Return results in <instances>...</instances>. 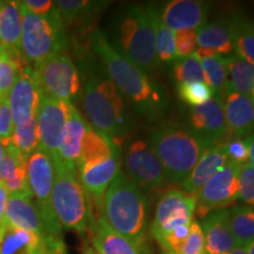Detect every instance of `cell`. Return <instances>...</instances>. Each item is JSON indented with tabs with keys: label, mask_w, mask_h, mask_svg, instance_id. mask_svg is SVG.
<instances>
[{
	"label": "cell",
	"mask_w": 254,
	"mask_h": 254,
	"mask_svg": "<svg viewBox=\"0 0 254 254\" xmlns=\"http://www.w3.org/2000/svg\"><path fill=\"white\" fill-rule=\"evenodd\" d=\"M91 45L99 57L107 78L120 94L134 105L138 112L154 117L164 110L167 100L163 88L152 81L138 66L120 55L109 38L98 28L91 33Z\"/></svg>",
	"instance_id": "6da1fadb"
},
{
	"label": "cell",
	"mask_w": 254,
	"mask_h": 254,
	"mask_svg": "<svg viewBox=\"0 0 254 254\" xmlns=\"http://www.w3.org/2000/svg\"><path fill=\"white\" fill-rule=\"evenodd\" d=\"M153 5H127L116 18L113 40L110 41L120 55L138 66L146 74L158 67L155 52Z\"/></svg>",
	"instance_id": "7a4b0ae2"
},
{
	"label": "cell",
	"mask_w": 254,
	"mask_h": 254,
	"mask_svg": "<svg viewBox=\"0 0 254 254\" xmlns=\"http://www.w3.org/2000/svg\"><path fill=\"white\" fill-rule=\"evenodd\" d=\"M101 213L111 228L145 249L147 201L141 190L122 171L105 193Z\"/></svg>",
	"instance_id": "3957f363"
},
{
	"label": "cell",
	"mask_w": 254,
	"mask_h": 254,
	"mask_svg": "<svg viewBox=\"0 0 254 254\" xmlns=\"http://www.w3.org/2000/svg\"><path fill=\"white\" fill-rule=\"evenodd\" d=\"M85 113L90 126L120 146L126 131L125 104L123 95L107 77L93 73L84 93Z\"/></svg>",
	"instance_id": "277c9868"
},
{
	"label": "cell",
	"mask_w": 254,
	"mask_h": 254,
	"mask_svg": "<svg viewBox=\"0 0 254 254\" xmlns=\"http://www.w3.org/2000/svg\"><path fill=\"white\" fill-rule=\"evenodd\" d=\"M150 146L160 160L167 182L182 184L206 150L212 147L194 133L177 127H163L150 136Z\"/></svg>",
	"instance_id": "5b68a950"
},
{
	"label": "cell",
	"mask_w": 254,
	"mask_h": 254,
	"mask_svg": "<svg viewBox=\"0 0 254 254\" xmlns=\"http://www.w3.org/2000/svg\"><path fill=\"white\" fill-rule=\"evenodd\" d=\"M21 9L20 52L32 68L50 57L64 52L67 46V34L57 6L45 17Z\"/></svg>",
	"instance_id": "8992f818"
},
{
	"label": "cell",
	"mask_w": 254,
	"mask_h": 254,
	"mask_svg": "<svg viewBox=\"0 0 254 254\" xmlns=\"http://www.w3.org/2000/svg\"><path fill=\"white\" fill-rule=\"evenodd\" d=\"M55 164L51 204L60 226L79 234L88 232L92 218V204L88 200L75 171L69 170L60 161Z\"/></svg>",
	"instance_id": "52a82bcc"
},
{
	"label": "cell",
	"mask_w": 254,
	"mask_h": 254,
	"mask_svg": "<svg viewBox=\"0 0 254 254\" xmlns=\"http://www.w3.org/2000/svg\"><path fill=\"white\" fill-rule=\"evenodd\" d=\"M41 93L72 103L80 90L77 66L68 53L59 52L33 68Z\"/></svg>",
	"instance_id": "ba28073f"
},
{
	"label": "cell",
	"mask_w": 254,
	"mask_h": 254,
	"mask_svg": "<svg viewBox=\"0 0 254 254\" xmlns=\"http://www.w3.org/2000/svg\"><path fill=\"white\" fill-rule=\"evenodd\" d=\"M195 208L194 195L178 187H170L161 195L155 208L151 225L152 237L160 245L165 237L174 228L190 224Z\"/></svg>",
	"instance_id": "9c48e42d"
},
{
	"label": "cell",
	"mask_w": 254,
	"mask_h": 254,
	"mask_svg": "<svg viewBox=\"0 0 254 254\" xmlns=\"http://www.w3.org/2000/svg\"><path fill=\"white\" fill-rule=\"evenodd\" d=\"M239 167L228 160L194 194L195 212L200 218L225 209L239 200Z\"/></svg>",
	"instance_id": "30bf717a"
},
{
	"label": "cell",
	"mask_w": 254,
	"mask_h": 254,
	"mask_svg": "<svg viewBox=\"0 0 254 254\" xmlns=\"http://www.w3.org/2000/svg\"><path fill=\"white\" fill-rule=\"evenodd\" d=\"M26 174L34 202L40 209L41 214L53 231L58 234H63L62 226L57 220L51 204V194L55 182V164L52 158L46 152L38 148L27 158Z\"/></svg>",
	"instance_id": "8fae6325"
},
{
	"label": "cell",
	"mask_w": 254,
	"mask_h": 254,
	"mask_svg": "<svg viewBox=\"0 0 254 254\" xmlns=\"http://www.w3.org/2000/svg\"><path fill=\"white\" fill-rule=\"evenodd\" d=\"M126 176L140 190H160L166 185L167 178L153 148L144 140H135L125 153Z\"/></svg>",
	"instance_id": "7c38bea8"
},
{
	"label": "cell",
	"mask_w": 254,
	"mask_h": 254,
	"mask_svg": "<svg viewBox=\"0 0 254 254\" xmlns=\"http://www.w3.org/2000/svg\"><path fill=\"white\" fill-rule=\"evenodd\" d=\"M73 103L63 101L41 93L37 112V128L39 135V148L58 161V153L64 127L67 122Z\"/></svg>",
	"instance_id": "4fadbf2b"
},
{
	"label": "cell",
	"mask_w": 254,
	"mask_h": 254,
	"mask_svg": "<svg viewBox=\"0 0 254 254\" xmlns=\"http://www.w3.org/2000/svg\"><path fill=\"white\" fill-rule=\"evenodd\" d=\"M40 98L41 91L33 68L25 63L20 67L17 80L7 95L14 127L36 119Z\"/></svg>",
	"instance_id": "5bb4252c"
},
{
	"label": "cell",
	"mask_w": 254,
	"mask_h": 254,
	"mask_svg": "<svg viewBox=\"0 0 254 254\" xmlns=\"http://www.w3.org/2000/svg\"><path fill=\"white\" fill-rule=\"evenodd\" d=\"M0 254H67L64 241L47 240L31 231L0 222Z\"/></svg>",
	"instance_id": "9a60e30c"
},
{
	"label": "cell",
	"mask_w": 254,
	"mask_h": 254,
	"mask_svg": "<svg viewBox=\"0 0 254 254\" xmlns=\"http://www.w3.org/2000/svg\"><path fill=\"white\" fill-rule=\"evenodd\" d=\"M190 122L192 133L211 146L225 144L230 139L221 94H214L206 104L192 107Z\"/></svg>",
	"instance_id": "2e32d148"
},
{
	"label": "cell",
	"mask_w": 254,
	"mask_h": 254,
	"mask_svg": "<svg viewBox=\"0 0 254 254\" xmlns=\"http://www.w3.org/2000/svg\"><path fill=\"white\" fill-rule=\"evenodd\" d=\"M4 221L33 232L47 240L64 241L63 234L52 230L32 196L8 195Z\"/></svg>",
	"instance_id": "e0dca14e"
},
{
	"label": "cell",
	"mask_w": 254,
	"mask_h": 254,
	"mask_svg": "<svg viewBox=\"0 0 254 254\" xmlns=\"http://www.w3.org/2000/svg\"><path fill=\"white\" fill-rule=\"evenodd\" d=\"M78 171L79 180L85 192L91 196L98 212L101 213L105 193L120 172L119 153L78 167Z\"/></svg>",
	"instance_id": "ac0fdd59"
},
{
	"label": "cell",
	"mask_w": 254,
	"mask_h": 254,
	"mask_svg": "<svg viewBox=\"0 0 254 254\" xmlns=\"http://www.w3.org/2000/svg\"><path fill=\"white\" fill-rule=\"evenodd\" d=\"M209 4L200 0H172L165 4L159 15L173 32L194 30L206 24Z\"/></svg>",
	"instance_id": "d6986e66"
},
{
	"label": "cell",
	"mask_w": 254,
	"mask_h": 254,
	"mask_svg": "<svg viewBox=\"0 0 254 254\" xmlns=\"http://www.w3.org/2000/svg\"><path fill=\"white\" fill-rule=\"evenodd\" d=\"M88 233L93 250L98 254H147L145 249L111 228L99 212L98 214L92 212Z\"/></svg>",
	"instance_id": "ffe728a7"
},
{
	"label": "cell",
	"mask_w": 254,
	"mask_h": 254,
	"mask_svg": "<svg viewBox=\"0 0 254 254\" xmlns=\"http://www.w3.org/2000/svg\"><path fill=\"white\" fill-rule=\"evenodd\" d=\"M224 111L228 138L246 139L252 134L254 131V105L251 97L230 92L224 97Z\"/></svg>",
	"instance_id": "44dd1931"
},
{
	"label": "cell",
	"mask_w": 254,
	"mask_h": 254,
	"mask_svg": "<svg viewBox=\"0 0 254 254\" xmlns=\"http://www.w3.org/2000/svg\"><path fill=\"white\" fill-rule=\"evenodd\" d=\"M90 124L82 117V114L72 105L67 122L64 127V132L60 142L58 161L69 170L77 172L79 157H80L81 145L86 134ZM57 163V161H56Z\"/></svg>",
	"instance_id": "7402d4cb"
},
{
	"label": "cell",
	"mask_w": 254,
	"mask_h": 254,
	"mask_svg": "<svg viewBox=\"0 0 254 254\" xmlns=\"http://www.w3.org/2000/svg\"><path fill=\"white\" fill-rule=\"evenodd\" d=\"M27 158L12 145L5 147L4 157L0 159V184L8 195L32 196L26 174Z\"/></svg>",
	"instance_id": "603a6c76"
},
{
	"label": "cell",
	"mask_w": 254,
	"mask_h": 254,
	"mask_svg": "<svg viewBox=\"0 0 254 254\" xmlns=\"http://www.w3.org/2000/svg\"><path fill=\"white\" fill-rule=\"evenodd\" d=\"M230 209H218L208 213L202 219L201 225L205 237L206 254H227L237 243L228 227Z\"/></svg>",
	"instance_id": "cb8c5ba5"
},
{
	"label": "cell",
	"mask_w": 254,
	"mask_h": 254,
	"mask_svg": "<svg viewBox=\"0 0 254 254\" xmlns=\"http://www.w3.org/2000/svg\"><path fill=\"white\" fill-rule=\"evenodd\" d=\"M225 144L212 146L204 152L190 176L180 184L185 192L194 195L219 170L226 165L228 158Z\"/></svg>",
	"instance_id": "d4e9b609"
},
{
	"label": "cell",
	"mask_w": 254,
	"mask_h": 254,
	"mask_svg": "<svg viewBox=\"0 0 254 254\" xmlns=\"http://www.w3.org/2000/svg\"><path fill=\"white\" fill-rule=\"evenodd\" d=\"M198 49L211 50L218 55L233 52V23L217 20L202 25L195 31Z\"/></svg>",
	"instance_id": "484cf974"
},
{
	"label": "cell",
	"mask_w": 254,
	"mask_h": 254,
	"mask_svg": "<svg viewBox=\"0 0 254 254\" xmlns=\"http://www.w3.org/2000/svg\"><path fill=\"white\" fill-rule=\"evenodd\" d=\"M109 4V1H92V0H58L56 1V6L65 27L91 23Z\"/></svg>",
	"instance_id": "4316f807"
},
{
	"label": "cell",
	"mask_w": 254,
	"mask_h": 254,
	"mask_svg": "<svg viewBox=\"0 0 254 254\" xmlns=\"http://www.w3.org/2000/svg\"><path fill=\"white\" fill-rule=\"evenodd\" d=\"M0 45L21 53L20 1H6L0 9Z\"/></svg>",
	"instance_id": "83f0119b"
},
{
	"label": "cell",
	"mask_w": 254,
	"mask_h": 254,
	"mask_svg": "<svg viewBox=\"0 0 254 254\" xmlns=\"http://www.w3.org/2000/svg\"><path fill=\"white\" fill-rule=\"evenodd\" d=\"M227 58V88L224 97L230 92L251 97L254 88V66L245 59L232 52Z\"/></svg>",
	"instance_id": "f1b7e54d"
},
{
	"label": "cell",
	"mask_w": 254,
	"mask_h": 254,
	"mask_svg": "<svg viewBox=\"0 0 254 254\" xmlns=\"http://www.w3.org/2000/svg\"><path fill=\"white\" fill-rule=\"evenodd\" d=\"M119 153V147L111 139L101 134L94 128L88 127L81 145L80 157H79L78 167L84 165L95 163L101 159L109 158L111 155ZM77 167V171H78Z\"/></svg>",
	"instance_id": "f546056e"
},
{
	"label": "cell",
	"mask_w": 254,
	"mask_h": 254,
	"mask_svg": "<svg viewBox=\"0 0 254 254\" xmlns=\"http://www.w3.org/2000/svg\"><path fill=\"white\" fill-rule=\"evenodd\" d=\"M228 227L238 246H247L254 240V207L234 206L228 212Z\"/></svg>",
	"instance_id": "4dcf8cb0"
},
{
	"label": "cell",
	"mask_w": 254,
	"mask_h": 254,
	"mask_svg": "<svg viewBox=\"0 0 254 254\" xmlns=\"http://www.w3.org/2000/svg\"><path fill=\"white\" fill-rule=\"evenodd\" d=\"M204 81L211 87L214 94L224 97L227 88V58L222 55H213L201 59Z\"/></svg>",
	"instance_id": "1f68e13d"
},
{
	"label": "cell",
	"mask_w": 254,
	"mask_h": 254,
	"mask_svg": "<svg viewBox=\"0 0 254 254\" xmlns=\"http://www.w3.org/2000/svg\"><path fill=\"white\" fill-rule=\"evenodd\" d=\"M25 63L21 53L0 45V97L7 98Z\"/></svg>",
	"instance_id": "d6a6232c"
},
{
	"label": "cell",
	"mask_w": 254,
	"mask_h": 254,
	"mask_svg": "<svg viewBox=\"0 0 254 254\" xmlns=\"http://www.w3.org/2000/svg\"><path fill=\"white\" fill-rule=\"evenodd\" d=\"M232 23L233 51L254 66V21L246 18L234 17Z\"/></svg>",
	"instance_id": "836d02e7"
},
{
	"label": "cell",
	"mask_w": 254,
	"mask_h": 254,
	"mask_svg": "<svg viewBox=\"0 0 254 254\" xmlns=\"http://www.w3.org/2000/svg\"><path fill=\"white\" fill-rule=\"evenodd\" d=\"M154 37H155V52L159 62L163 63H174L178 57L176 50V39H174V32L170 30L166 25L163 23L159 15L157 8V13L154 17Z\"/></svg>",
	"instance_id": "e575fe53"
},
{
	"label": "cell",
	"mask_w": 254,
	"mask_h": 254,
	"mask_svg": "<svg viewBox=\"0 0 254 254\" xmlns=\"http://www.w3.org/2000/svg\"><path fill=\"white\" fill-rule=\"evenodd\" d=\"M11 145L26 158L38 150L39 135H38L37 119L31 120L24 125L15 126L13 134H12Z\"/></svg>",
	"instance_id": "d590c367"
},
{
	"label": "cell",
	"mask_w": 254,
	"mask_h": 254,
	"mask_svg": "<svg viewBox=\"0 0 254 254\" xmlns=\"http://www.w3.org/2000/svg\"><path fill=\"white\" fill-rule=\"evenodd\" d=\"M173 77L178 85L186 82L204 81L201 59L195 53L192 56L179 58L173 63ZM205 82V81H204Z\"/></svg>",
	"instance_id": "8d00e7d4"
},
{
	"label": "cell",
	"mask_w": 254,
	"mask_h": 254,
	"mask_svg": "<svg viewBox=\"0 0 254 254\" xmlns=\"http://www.w3.org/2000/svg\"><path fill=\"white\" fill-rule=\"evenodd\" d=\"M178 94L180 99L190 106L196 107L204 105L213 98L214 92L204 81L186 82L178 85Z\"/></svg>",
	"instance_id": "74e56055"
},
{
	"label": "cell",
	"mask_w": 254,
	"mask_h": 254,
	"mask_svg": "<svg viewBox=\"0 0 254 254\" xmlns=\"http://www.w3.org/2000/svg\"><path fill=\"white\" fill-rule=\"evenodd\" d=\"M239 200L254 207V168L250 163L239 167Z\"/></svg>",
	"instance_id": "f35d334b"
},
{
	"label": "cell",
	"mask_w": 254,
	"mask_h": 254,
	"mask_svg": "<svg viewBox=\"0 0 254 254\" xmlns=\"http://www.w3.org/2000/svg\"><path fill=\"white\" fill-rule=\"evenodd\" d=\"M178 254H206L204 232L200 222L195 219L190 222L189 237Z\"/></svg>",
	"instance_id": "ab89813d"
},
{
	"label": "cell",
	"mask_w": 254,
	"mask_h": 254,
	"mask_svg": "<svg viewBox=\"0 0 254 254\" xmlns=\"http://www.w3.org/2000/svg\"><path fill=\"white\" fill-rule=\"evenodd\" d=\"M174 39H176V50L179 58L192 56L198 50V41L194 30L174 32Z\"/></svg>",
	"instance_id": "60d3db41"
},
{
	"label": "cell",
	"mask_w": 254,
	"mask_h": 254,
	"mask_svg": "<svg viewBox=\"0 0 254 254\" xmlns=\"http://www.w3.org/2000/svg\"><path fill=\"white\" fill-rule=\"evenodd\" d=\"M14 131V124L12 119V113L9 110L7 98L0 97V140L2 145H11L12 134Z\"/></svg>",
	"instance_id": "b9f144b4"
},
{
	"label": "cell",
	"mask_w": 254,
	"mask_h": 254,
	"mask_svg": "<svg viewBox=\"0 0 254 254\" xmlns=\"http://www.w3.org/2000/svg\"><path fill=\"white\" fill-rule=\"evenodd\" d=\"M190 226V224L183 225V226H179L174 228L173 231H171L170 233L165 237L163 243L160 244L161 249H163L165 252H173L178 254V252H179L180 249L183 247L184 243L186 241L187 237H189Z\"/></svg>",
	"instance_id": "7bdbcfd3"
},
{
	"label": "cell",
	"mask_w": 254,
	"mask_h": 254,
	"mask_svg": "<svg viewBox=\"0 0 254 254\" xmlns=\"http://www.w3.org/2000/svg\"><path fill=\"white\" fill-rule=\"evenodd\" d=\"M226 153L228 160L237 165L249 163L250 151L246 139L233 138L230 139L226 144Z\"/></svg>",
	"instance_id": "ee69618b"
},
{
	"label": "cell",
	"mask_w": 254,
	"mask_h": 254,
	"mask_svg": "<svg viewBox=\"0 0 254 254\" xmlns=\"http://www.w3.org/2000/svg\"><path fill=\"white\" fill-rule=\"evenodd\" d=\"M20 6L32 14L45 17L55 9L56 1H51V0H24V1H20Z\"/></svg>",
	"instance_id": "f6af8a7d"
},
{
	"label": "cell",
	"mask_w": 254,
	"mask_h": 254,
	"mask_svg": "<svg viewBox=\"0 0 254 254\" xmlns=\"http://www.w3.org/2000/svg\"><path fill=\"white\" fill-rule=\"evenodd\" d=\"M8 193L2 184H0V222L4 220L6 206H7Z\"/></svg>",
	"instance_id": "bcb514c9"
},
{
	"label": "cell",
	"mask_w": 254,
	"mask_h": 254,
	"mask_svg": "<svg viewBox=\"0 0 254 254\" xmlns=\"http://www.w3.org/2000/svg\"><path fill=\"white\" fill-rule=\"evenodd\" d=\"M246 141H247V145H249V151H250L249 163L252 165V167L254 168V133H252L250 136H247Z\"/></svg>",
	"instance_id": "7dc6e473"
},
{
	"label": "cell",
	"mask_w": 254,
	"mask_h": 254,
	"mask_svg": "<svg viewBox=\"0 0 254 254\" xmlns=\"http://www.w3.org/2000/svg\"><path fill=\"white\" fill-rule=\"evenodd\" d=\"M227 254H247V247L246 246H237Z\"/></svg>",
	"instance_id": "c3c4849f"
},
{
	"label": "cell",
	"mask_w": 254,
	"mask_h": 254,
	"mask_svg": "<svg viewBox=\"0 0 254 254\" xmlns=\"http://www.w3.org/2000/svg\"><path fill=\"white\" fill-rule=\"evenodd\" d=\"M246 247H247V254H254V240L252 243H250Z\"/></svg>",
	"instance_id": "681fc988"
},
{
	"label": "cell",
	"mask_w": 254,
	"mask_h": 254,
	"mask_svg": "<svg viewBox=\"0 0 254 254\" xmlns=\"http://www.w3.org/2000/svg\"><path fill=\"white\" fill-rule=\"evenodd\" d=\"M82 254H98V253L95 252L92 247H86V249L84 250V252H82Z\"/></svg>",
	"instance_id": "f907efd6"
},
{
	"label": "cell",
	"mask_w": 254,
	"mask_h": 254,
	"mask_svg": "<svg viewBox=\"0 0 254 254\" xmlns=\"http://www.w3.org/2000/svg\"><path fill=\"white\" fill-rule=\"evenodd\" d=\"M4 154H5V146L2 145L1 140H0V159L4 157Z\"/></svg>",
	"instance_id": "816d5d0a"
},
{
	"label": "cell",
	"mask_w": 254,
	"mask_h": 254,
	"mask_svg": "<svg viewBox=\"0 0 254 254\" xmlns=\"http://www.w3.org/2000/svg\"><path fill=\"white\" fill-rule=\"evenodd\" d=\"M5 2H6V1H4V0H0V9L2 8V6L5 5Z\"/></svg>",
	"instance_id": "f5cc1de1"
},
{
	"label": "cell",
	"mask_w": 254,
	"mask_h": 254,
	"mask_svg": "<svg viewBox=\"0 0 254 254\" xmlns=\"http://www.w3.org/2000/svg\"><path fill=\"white\" fill-rule=\"evenodd\" d=\"M251 99H252V101H253V105H254V88H253L252 94H251Z\"/></svg>",
	"instance_id": "db71d44e"
},
{
	"label": "cell",
	"mask_w": 254,
	"mask_h": 254,
	"mask_svg": "<svg viewBox=\"0 0 254 254\" xmlns=\"http://www.w3.org/2000/svg\"><path fill=\"white\" fill-rule=\"evenodd\" d=\"M164 254H177V253H173V252H164Z\"/></svg>",
	"instance_id": "11a10c76"
}]
</instances>
